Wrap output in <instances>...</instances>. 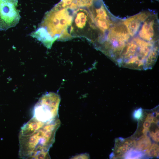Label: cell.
<instances>
[{
	"mask_svg": "<svg viewBox=\"0 0 159 159\" xmlns=\"http://www.w3.org/2000/svg\"><path fill=\"white\" fill-rule=\"evenodd\" d=\"M73 11L59 3L45 14L38 28L30 35L47 49H50L57 39L64 41L72 39L70 29Z\"/></svg>",
	"mask_w": 159,
	"mask_h": 159,
	"instance_id": "1",
	"label": "cell"
},
{
	"mask_svg": "<svg viewBox=\"0 0 159 159\" xmlns=\"http://www.w3.org/2000/svg\"><path fill=\"white\" fill-rule=\"evenodd\" d=\"M60 122L58 118L46 123L31 134L19 135V156L23 159L50 158L48 151L55 140Z\"/></svg>",
	"mask_w": 159,
	"mask_h": 159,
	"instance_id": "2",
	"label": "cell"
},
{
	"mask_svg": "<svg viewBox=\"0 0 159 159\" xmlns=\"http://www.w3.org/2000/svg\"><path fill=\"white\" fill-rule=\"evenodd\" d=\"M70 33L73 39L83 37L93 43L98 38L99 31L87 8L73 11Z\"/></svg>",
	"mask_w": 159,
	"mask_h": 159,
	"instance_id": "3",
	"label": "cell"
},
{
	"mask_svg": "<svg viewBox=\"0 0 159 159\" xmlns=\"http://www.w3.org/2000/svg\"><path fill=\"white\" fill-rule=\"evenodd\" d=\"M60 101L59 96L54 92L43 95L34 106L33 117L44 123L52 121L58 117Z\"/></svg>",
	"mask_w": 159,
	"mask_h": 159,
	"instance_id": "4",
	"label": "cell"
},
{
	"mask_svg": "<svg viewBox=\"0 0 159 159\" xmlns=\"http://www.w3.org/2000/svg\"><path fill=\"white\" fill-rule=\"evenodd\" d=\"M18 0H0V30L15 26L21 16L16 7Z\"/></svg>",
	"mask_w": 159,
	"mask_h": 159,
	"instance_id": "5",
	"label": "cell"
},
{
	"mask_svg": "<svg viewBox=\"0 0 159 159\" xmlns=\"http://www.w3.org/2000/svg\"><path fill=\"white\" fill-rule=\"evenodd\" d=\"M109 29L107 36L101 42L104 41H110L126 47L130 41V36L123 23L117 24Z\"/></svg>",
	"mask_w": 159,
	"mask_h": 159,
	"instance_id": "6",
	"label": "cell"
},
{
	"mask_svg": "<svg viewBox=\"0 0 159 159\" xmlns=\"http://www.w3.org/2000/svg\"><path fill=\"white\" fill-rule=\"evenodd\" d=\"M148 12H143L127 19L122 22L126 27L130 35H135L141 25L150 15Z\"/></svg>",
	"mask_w": 159,
	"mask_h": 159,
	"instance_id": "7",
	"label": "cell"
},
{
	"mask_svg": "<svg viewBox=\"0 0 159 159\" xmlns=\"http://www.w3.org/2000/svg\"><path fill=\"white\" fill-rule=\"evenodd\" d=\"M148 17L143 22L138 33L139 37L148 42H156L154 38L155 32L154 19Z\"/></svg>",
	"mask_w": 159,
	"mask_h": 159,
	"instance_id": "8",
	"label": "cell"
},
{
	"mask_svg": "<svg viewBox=\"0 0 159 159\" xmlns=\"http://www.w3.org/2000/svg\"><path fill=\"white\" fill-rule=\"evenodd\" d=\"M151 145V141L149 137L146 135H142L136 141L135 149L141 151H145Z\"/></svg>",
	"mask_w": 159,
	"mask_h": 159,
	"instance_id": "9",
	"label": "cell"
},
{
	"mask_svg": "<svg viewBox=\"0 0 159 159\" xmlns=\"http://www.w3.org/2000/svg\"><path fill=\"white\" fill-rule=\"evenodd\" d=\"M145 155L142 151L132 148L127 151L123 157L125 159H140L143 158Z\"/></svg>",
	"mask_w": 159,
	"mask_h": 159,
	"instance_id": "10",
	"label": "cell"
},
{
	"mask_svg": "<svg viewBox=\"0 0 159 159\" xmlns=\"http://www.w3.org/2000/svg\"><path fill=\"white\" fill-rule=\"evenodd\" d=\"M94 0H74L69 6L75 8H88L91 6Z\"/></svg>",
	"mask_w": 159,
	"mask_h": 159,
	"instance_id": "11",
	"label": "cell"
},
{
	"mask_svg": "<svg viewBox=\"0 0 159 159\" xmlns=\"http://www.w3.org/2000/svg\"><path fill=\"white\" fill-rule=\"evenodd\" d=\"M145 153L149 157H158L159 156V146L157 144L151 145L146 150Z\"/></svg>",
	"mask_w": 159,
	"mask_h": 159,
	"instance_id": "12",
	"label": "cell"
},
{
	"mask_svg": "<svg viewBox=\"0 0 159 159\" xmlns=\"http://www.w3.org/2000/svg\"><path fill=\"white\" fill-rule=\"evenodd\" d=\"M143 115V111L142 108H139L135 110L133 113V116L135 119L139 120L141 119Z\"/></svg>",
	"mask_w": 159,
	"mask_h": 159,
	"instance_id": "13",
	"label": "cell"
},
{
	"mask_svg": "<svg viewBox=\"0 0 159 159\" xmlns=\"http://www.w3.org/2000/svg\"><path fill=\"white\" fill-rule=\"evenodd\" d=\"M159 129L156 128L155 132L152 131L150 132V136L152 139L156 142H159Z\"/></svg>",
	"mask_w": 159,
	"mask_h": 159,
	"instance_id": "14",
	"label": "cell"
}]
</instances>
